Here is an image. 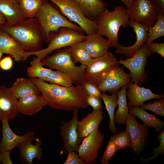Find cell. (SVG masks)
<instances>
[{
	"label": "cell",
	"instance_id": "1",
	"mask_svg": "<svg viewBox=\"0 0 164 164\" xmlns=\"http://www.w3.org/2000/svg\"><path fill=\"white\" fill-rule=\"evenodd\" d=\"M29 78L39 89L47 105L53 109L68 111L89 106L86 101L87 94L81 85L65 87L48 83L37 78Z\"/></svg>",
	"mask_w": 164,
	"mask_h": 164
},
{
	"label": "cell",
	"instance_id": "2",
	"mask_svg": "<svg viewBox=\"0 0 164 164\" xmlns=\"http://www.w3.org/2000/svg\"><path fill=\"white\" fill-rule=\"evenodd\" d=\"M0 27L17 41L26 52L40 50L44 38L40 25L35 17L26 19L12 26Z\"/></svg>",
	"mask_w": 164,
	"mask_h": 164
},
{
	"label": "cell",
	"instance_id": "3",
	"mask_svg": "<svg viewBox=\"0 0 164 164\" xmlns=\"http://www.w3.org/2000/svg\"><path fill=\"white\" fill-rule=\"evenodd\" d=\"M94 21L98 27L97 33L107 37L110 47L114 48L119 43L118 34L120 28L127 27L130 23L127 9L121 5L116 6L112 11L106 9Z\"/></svg>",
	"mask_w": 164,
	"mask_h": 164
},
{
	"label": "cell",
	"instance_id": "4",
	"mask_svg": "<svg viewBox=\"0 0 164 164\" xmlns=\"http://www.w3.org/2000/svg\"><path fill=\"white\" fill-rule=\"evenodd\" d=\"M43 65L59 70L67 75L76 86L80 85L87 81L85 76L86 66H76L73 61L69 48L56 51L50 56L42 59Z\"/></svg>",
	"mask_w": 164,
	"mask_h": 164
},
{
	"label": "cell",
	"instance_id": "5",
	"mask_svg": "<svg viewBox=\"0 0 164 164\" xmlns=\"http://www.w3.org/2000/svg\"><path fill=\"white\" fill-rule=\"evenodd\" d=\"M35 17L41 28L44 40L48 44L50 32L58 31L61 28H69L80 32H83L79 26L71 22L49 2L44 0Z\"/></svg>",
	"mask_w": 164,
	"mask_h": 164
},
{
	"label": "cell",
	"instance_id": "6",
	"mask_svg": "<svg viewBox=\"0 0 164 164\" xmlns=\"http://www.w3.org/2000/svg\"><path fill=\"white\" fill-rule=\"evenodd\" d=\"M85 36L83 33L70 28L62 27L57 34L50 37L48 46L45 49L34 52H25L24 60L30 56L34 55L41 60L54 50L66 47L79 41H82Z\"/></svg>",
	"mask_w": 164,
	"mask_h": 164
},
{
	"label": "cell",
	"instance_id": "7",
	"mask_svg": "<svg viewBox=\"0 0 164 164\" xmlns=\"http://www.w3.org/2000/svg\"><path fill=\"white\" fill-rule=\"evenodd\" d=\"M56 5L69 20L77 24L86 35L97 33L98 26L94 20L87 18L74 0H49Z\"/></svg>",
	"mask_w": 164,
	"mask_h": 164
},
{
	"label": "cell",
	"instance_id": "8",
	"mask_svg": "<svg viewBox=\"0 0 164 164\" xmlns=\"http://www.w3.org/2000/svg\"><path fill=\"white\" fill-rule=\"evenodd\" d=\"M117 64L116 57L109 51L102 56L93 58L86 66V80L98 86Z\"/></svg>",
	"mask_w": 164,
	"mask_h": 164
},
{
	"label": "cell",
	"instance_id": "9",
	"mask_svg": "<svg viewBox=\"0 0 164 164\" xmlns=\"http://www.w3.org/2000/svg\"><path fill=\"white\" fill-rule=\"evenodd\" d=\"M152 53L145 43L132 56L125 60L121 58L118 63L123 65L130 70L132 82L139 84L146 80L145 67L147 57Z\"/></svg>",
	"mask_w": 164,
	"mask_h": 164
},
{
	"label": "cell",
	"instance_id": "10",
	"mask_svg": "<svg viewBox=\"0 0 164 164\" xmlns=\"http://www.w3.org/2000/svg\"><path fill=\"white\" fill-rule=\"evenodd\" d=\"M72 118L68 121H63L60 126V134L63 143V149L65 154L74 151L76 152L82 139L77 131L78 121V108L73 109Z\"/></svg>",
	"mask_w": 164,
	"mask_h": 164
},
{
	"label": "cell",
	"instance_id": "11",
	"mask_svg": "<svg viewBox=\"0 0 164 164\" xmlns=\"http://www.w3.org/2000/svg\"><path fill=\"white\" fill-rule=\"evenodd\" d=\"M104 139L99 127L83 139L77 153L85 164H92L96 162Z\"/></svg>",
	"mask_w": 164,
	"mask_h": 164
},
{
	"label": "cell",
	"instance_id": "12",
	"mask_svg": "<svg viewBox=\"0 0 164 164\" xmlns=\"http://www.w3.org/2000/svg\"><path fill=\"white\" fill-rule=\"evenodd\" d=\"M127 9L130 22H135L149 28L155 23L159 14L149 0H135Z\"/></svg>",
	"mask_w": 164,
	"mask_h": 164
},
{
	"label": "cell",
	"instance_id": "13",
	"mask_svg": "<svg viewBox=\"0 0 164 164\" xmlns=\"http://www.w3.org/2000/svg\"><path fill=\"white\" fill-rule=\"evenodd\" d=\"M126 129L129 134L131 140V149L138 154L142 149L148 135V127L139 123L135 115L129 113L125 123Z\"/></svg>",
	"mask_w": 164,
	"mask_h": 164
},
{
	"label": "cell",
	"instance_id": "14",
	"mask_svg": "<svg viewBox=\"0 0 164 164\" xmlns=\"http://www.w3.org/2000/svg\"><path fill=\"white\" fill-rule=\"evenodd\" d=\"M129 74L117 64L97 87L101 92L108 91L110 93L116 92L123 86L128 85L131 81Z\"/></svg>",
	"mask_w": 164,
	"mask_h": 164
},
{
	"label": "cell",
	"instance_id": "15",
	"mask_svg": "<svg viewBox=\"0 0 164 164\" xmlns=\"http://www.w3.org/2000/svg\"><path fill=\"white\" fill-rule=\"evenodd\" d=\"M18 99L10 88L0 86V121L6 119L9 121L14 119L19 113Z\"/></svg>",
	"mask_w": 164,
	"mask_h": 164
},
{
	"label": "cell",
	"instance_id": "16",
	"mask_svg": "<svg viewBox=\"0 0 164 164\" xmlns=\"http://www.w3.org/2000/svg\"><path fill=\"white\" fill-rule=\"evenodd\" d=\"M2 124V137L0 144V152L11 151L25 140L34 136L32 131H28L22 135L15 134L10 128L9 121L6 119L0 120Z\"/></svg>",
	"mask_w": 164,
	"mask_h": 164
},
{
	"label": "cell",
	"instance_id": "17",
	"mask_svg": "<svg viewBox=\"0 0 164 164\" xmlns=\"http://www.w3.org/2000/svg\"><path fill=\"white\" fill-rule=\"evenodd\" d=\"M42 144L40 139L34 136L22 142L17 147L19 150L20 161L23 164H32L34 159L40 160L43 154Z\"/></svg>",
	"mask_w": 164,
	"mask_h": 164
},
{
	"label": "cell",
	"instance_id": "18",
	"mask_svg": "<svg viewBox=\"0 0 164 164\" xmlns=\"http://www.w3.org/2000/svg\"><path fill=\"white\" fill-rule=\"evenodd\" d=\"M136 35V40L132 45L125 46L118 43L115 53L125 55L127 57L132 56L146 42L149 28L135 22H130L129 25Z\"/></svg>",
	"mask_w": 164,
	"mask_h": 164
},
{
	"label": "cell",
	"instance_id": "19",
	"mask_svg": "<svg viewBox=\"0 0 164 164\" xmlns=\"http://www.w3.org/2000/svg\"><path fill=\"white\" fill-rule=\"evenodd\" d=\"M127 86L128 90L126 94L129 100L127 104L129 108L141 106L147 101L164 97V94H154L149 89L140 87L137 83H133L132 81Z\"/></svg>",
	"mask_w": 164,
	"mask_h": 164
},
{
	"label": "cell",
	"instance_id": "20",
	"mask_svg": "<svg viewBox=\"0 0 164 164\" xmlns=\"http://www.w3.org/2000/svg\"><path fill=\"white\" fill-rule=\"evenodd\" d=\"M83 41L87 50L92 58L105 54L110 47L108 40L98 33L86 35Z\"/></svg>",
	"mask_w": 164,
	"mask_h": 164
},
{
	"label": "cell",
	"instance_id": "21",
	"mask_svg": "<svg viewBox=\"0 0 164 164\" xmlns=\"http://www.w3.org/2000/svg\"><path fill=\"white\" fill-rule=\"evenodd\" d=\"M19 113L25 115H34L47 105L46 101L40 93L28 95L18 99Z\"/></svg>",
	"mask_w": 164,
	"mask_h": 164
},
{
	"label": "cell",
	"instance_id": "22",
	"mask_svg": "<svg viewBox=\"0 0 164 164\" xmlns=\"http://www.w3.org/2000/svg\"><path fill=\"white\" fill-rule=\"evenodd\" d=\"M0 12L6 19L4 25L7 26H14L26 19L17 0H0Z\"/></svg>",
	"mask_w": 164,
	"mask_h": 164
},
{
	"label": "cell",
	"instance_id": "23",
	"mask_svg": "<svg viewBox=\"0 0 164 164\" xmlns=\"http://www.w3.org/2000/svg\"><path fill=\"white\" fill-rule=\"evenodd\" d=\"M0 51L3 54H9L17 62L23 61L24 53L26 51L17 41L2 28L0 31Z\"/></svg>",
	"mask_w": 164,
	"mask_h": 164
},
{
	"label": "cell",
	"instance_id": "24",
	"mask_svg": "<svg viewBox=\"0 0 164 164\" xmlns=\"http://www.w3.org/2000/svg\"><path fill=\"white\" fill-rule=\"evenodd\" d=\"M103 109L93 110L79 121L77 131L80 137L83 139L97 128L103 119Z\"/></svg>",
	"mask_w": 164,
	"mask_h": 164
},
{
	"label": "cell",
	"instance_id": "25",
	"mask_svg": "<svg viewBox=\"0 0 164 164\" xmlns=\"http://www.w3.org/2000/svg\"><path fill=\"white\" fill-rule=\"evenodd\" d=\"M79 5L85 16L95 20L105 10L107 5L102 0H74Z\"/></svg>",
	"mask_w": 164,
	"mask_h": 164
},
{
	"label": "cell",
	"instance_id": "26",
	"mask_svg": "<svg viewBox=\"0 0 164 164\" xmlns=\"http://www.w3.org/2000/svg\"><path fill=\"white\" fill-rule=\"evenodd\" d=\"M10 88L18 99L28 95L41 93L29 78H17Z\"/></svg>",
	"mask_w": 164,
	"mask_h": 164
},
{
	"label": "cell",
	"instance_id": "27",
	"mask_svg": "<svg viewBox=\"0 0 164 164\" xmlns=\"http://www.w3.org/2000/svg\"><path fill=\"white\" fill-rule=\"evenodd\" d=\"M128 112L137 117L148 127L154 128L156 132H160L162 130L164 122L155 114L148 113L142 107L129 108Z\"/></svg>",
	"mask_w": 164,
	"mask_h": 164
},
{
	"label": "cell",
	"instance_id": "28",
	"mask_svg": "<svg viewBox=\"0 0 164 164\" xmlns=\"http://www.w3.org/2000/svg\"><path fill=\"white\" fill-rule=\"evenodd\" d=\"M128 88L127 85L123 86L121 90L117 92L118 109L117 111L114 113V120L119 124L125 123L129 113V107L127 105L126 94V91Z\"/></svg>",
	"mask_w": 164,
	"mask_h": 164
},
{
	"label": "cell",
	"instance_id": "29",
	"mask_svg": "<svg viewBox=\"0 0 164 164\" xmlns=\"http://www.w3.org/2000/svg\"><path fill=\"white\" fill-rule=\"evenodd\" d=\"M117 92L112 93L110 95L106 94L105 92H102V99L105 105L110 118L109 129L111 132L114 133L116 132L118 129L114 121V111L118 105Z\"/></svg>",
	"mask_w": 164,
	"mask_h": 164
},
{
	"label": "cell",
	"instance_id": "30",
	"mask_svg": "<svg viewBox=\"0 0 164 164\" xmlns=\"http://www.w3.org/2000/svg\"><path fill=\"white\" fill-rule=\"evenodd\" d=\"M69 47L73 61L75 64L80 63L87 66L93 58L87 50L83 41L77 42Z\"/></svg>",
	"mask_w": 164,
	"mask_h": 164
},
{
	"label": "cell",
	"instance_id": "31",
	"mask_svg": "<svg viewBox=\"0 0 164 164\" xmlns=\"http://www.w3.org/2000/svg\"><path fill=\"white\" fill-rule=\"evenodd\" d=\"M21 11L26 19L36 17L43 0H17Z\"/></svg>",
	"mask_w": 164,
	"mask_h": 164
},
{
	"label": "cell",
	"instance_id": "32",
	"mask_svg": "<svg viewBox=\"0 0 164 164\" xmlns=\"http://www.w3.org/2000/svg\"><path fill=\"white\" fill-rule=\"evenodd\" d=\"M30 65L27 69V74L29 77L41 79L46 77L52 70L51 69L43 67L41 60L37 57L33 58Z\"/></svg>",
	"mask_w": 164,
	"mask_h": 164
},
{
	"label": "cell",
	"instance_id": "33",
	"mask_svg": "<svg viewBox=\"0 0 164 164\" xmlns=\"http://www.w3.org/2000/svg\"><path fill=\"white\" fill-rule=\"evenodd\" d=\"M164 36V13H159L154 25L150 26L145 44L148 46L155 39Z\"/></svg>",
	"mask_w": 164,
	"mask_h": 164
},
{
	"label": "cell",
	"instance_id": "34",
	"mask_svg": "<svg viewBox=\"0 0 164 164\" xmlns=\"http://www.w3.org/2000/svg\"><path fill=\"white\" fill-rule=\"evenodd\" d=\"M41 80L65 87L71 86L73 84L71 80L67 75L58 70H52L46 77Z\"/></svg>",
	"mask_w": 164,
	"mask_h": 164
},
{
	"label": "cell",
	"instance_id": "35",
	"mask_svg": "<svg viewBox=\"0 0 164 164\" xmlns=\"http://www.w3.org/2000/svg\"><path fill=\"white\" fill-rule=\"evenodd\" d=\"M113 139L118 150L124 149L126 147H130L131 140L128 131L126 129L111 137Z\"/></svg>",
	"mask_w": 164,
	"mask_h": 164
},
{
	"label": "cell",
	"instance_id": "36",
	"mask_svg": "<svg viewBox=\"0 0 164 164\" xmlns=\"http://www.w3.org/2000/svg\"><path fill=\"white\" fill-rule=\"evenodd\" d=\"M118 150L117 147L111 137L109 139L105 151L101 159L102 164H107Z\"/></svg>",
	"mask_w": 164,
	"mask_h": 164
},
{
	"label": "cell",
	"instance_id": "37",
	"mask_svg": "<svg viewBox=\"0 0 164 164\" xmlns=\"http://www.w3.org/2000/svg\"><path fill=\"white\" fill-rule=\"evenodd\" d=\"M141 107L145 110L152 111L155 114L164 117V97L159 98L158 101L153 103L143 104Z\"/></svg>",
	"mask_w": 164,
	"mask_h": 164
},
{
	"label": "cell",
	"instance_id": "38",
	"mask_svg": "<svg viewBox=\"0 0 164 164\" xmlns=\"http://www.w3.org/2000/svg\"><path fill=\"white\" fill-rule=\"evenodd\" d=\"M84 88L87 95L102 99V92L97 86L87 81L80 85Z\"/></svg>",
	"mask_w": 164,
	"mask_h": 164
},
{
	"label": "cell",
	"instance_id": "39",
	"mask_svg": "<svg viewBox=\"0 0 164 164\" xmlns=\"http://www.w3.org/2000/svg\"><path fill=\"white\" fill-rule=\"evenodd\" d=\"M158 138L160 141L159 146L154 150V155L148 159L141 158V160L143 162H147L148 163L151 160L155 159L157 156L161 154H164V132L162 131L159 133Z\"/></svg>",
	"mask_w": 164,
	"mask_h": 164
},
{
	"label": "cell",
	"instance_id": "40",
	"mask_svg": "<svg viewBox=\"0 0 164 164\" xmlns=\"http://www.w3.org/2000/svg\"><path fill=\"white\" fill-rule=\"evenodd\" d=\"M67 155V158L63 164H85L76 152L72 151Z\"/></svg>",
	"mask_w": 164,
	"mask_h": 164
},
{
	"label": "cell",
	"instance_id": "41",
	"mask_svg": "<svg viewBox=\"0 0 164 164\" xmlns=\"http://www.w3.org/2000/svg\"><path fill=\"white\" fill-rule=\"evenodd\" d=\"M101 100L88 95H87L86 97L87 103L89 106L92 108L93 110L103 109V106L101 103Z\"/></svg>",
	"mask_w": 164,
	"mask_h": 164
},
{
	"label": "cell",
	"instance_id": "42",
	"mask_svg": "<svg viewBox=\"0 0 164 164\" xmlns=\"http://www.w3.org/2000/svg\"><path fill=\"white\" fill-rule=\"evenodd\" d=\"M152 53H156L164 58V43H150L148 46Z\"/></svg>",
	"mask_w": 164,
	"mask_h": 164
},
{
	"label": "cell",
	"instance_id": "43",
	"mask_svg": "<svg viewBox=\"0 0 164 164\" xmlns=\"http://www.w3.org/2000/svg\"><path fill=\"white\" fill-rule=\"evenodd\" d=\"M13 65V61L10 55L4 57L0 60V68L3 70H9Z\"/></svg>",
	"mask_w": 164,
	"mask_h": 164
},
{
	"label": "cell",
	"instance_id": "44",
	"mask_svg": "<svg viewBox=\"0 0 164 164\" xmlns=\"http://www.w3.org/2000/svg\"><path fill=\"white\" fill-rule=\"evenodd\" d=\"M149 1L159 13H164V0H149Z\"/></svg>",
	"mask_w": 164,
	"mask_h": 164
},
{
	"label": "cell",
	"instance_id": "45",
	"mask_svg": "<svg viewBox=\"0 0 164 164\" xmlns=\"http://www.w3.org/2000/svg\"><path fill=\"white\" fill-rule=\"evenodd\" d=\"M11 151L0 152V162L3 164H12L10 158Z\"/></svg>",
	"mask_w": 164,
	"mask_h": 164
},
{
	"label": "cell",
	"instance_id": "46",
	"mask_svg": "<svg viewBox=\"0 0 164 164\" xmlns=\"http://www.w3.org/2000/svg\"><path fill=\"white\" fill-rule=\"evenodd\" d=\"M126 6L127 9H128L131 7L134 0H120Z\"/></svg>",
	"mask_w": 164,
	"mask_h": 164
},
{
	"label": "cell",
	"instance_id": "47",
	"mask_svg": "<svg viewBox=\"0 0 164 164\" xmlns=\"http://www.w3.org/2000/svg\"><path fill=\"white\" fill-rule=\"evenodd\" d=\"M6 22V19L2 14L0 12V27L4 25Z\"/></svg>",
	"mask_w": 164,
	"mask_h": 164
},
{
	"label": "cell",
	"instance_id": "48",
	"mask_svg": "<svg viewBox=\"0 0 164 164\" xmlns=\"http://www.w3.org/2000/svg\"><path fill=\"white\" fill-rule=\"evenodd\" d=\"M3 53L0 51V58H1Z\"/></svg>",
	"mask_w": 164,
	"mask_h": 164
},
{
	"label": "cell",
	"instance_id": "49",
	"mask_svg": "<svg viewBox=\"0 0 164 164\" xmlns=\"http://www.w3.org/2000/svg\"><path fill=\"white\" fill-rule=\"evenodd\" d=\"M1 27H0V31L1 30Z\"/></svg>",
	"mask_w": 164,
	"mask_h": 164
},
{
	"label": "cell",
	"instance_id": "50",
	"mask_svg": "<svg viewBox=\"0 0 164 164\" xmlns=\"http://www.w3.org/2000/svg\"><path fill=\"white\" fill-rule=\"evenodd\" d=\"M1 58H0V60H1Z\"/></svg>",
	"mask_w": 164,
	"mask_h": 164
},
{
	"label": "cell",
	"instance_id": "51",
	"mask_svg": "<svg viewBox=\"0 0 164 164\" xmlns=\"http://www.w3.org/2000/svg\"></svg>",
	"mask_w": 164,
	"mask_h": 164
}]
</instances>
